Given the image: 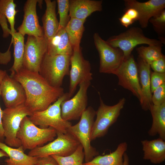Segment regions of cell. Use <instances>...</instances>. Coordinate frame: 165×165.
<instances>
[{"label":"cell","mask_w":165,"mask_h":165,"mask_svg":"<svg viewBox=\"0 0 165 165\" xmlns=\"http://www.w3.org/2000/svg\"><path fill=\"white\" fill-rule=\"evenodd\" d=\"M82 165H90L86 164V163H83Z\"/></svg>","instance_id":"43"},{"label":"cell","mask_w":165,"mask_h":165,"mask_svg":"<svg viewBox=\"0 0 165 165\" xmlns=\"http://www.w3.org/2000/svg\"><path fill=\"white\" fill-rule=\"evenodd\" d=\"M150 66L154 72L165 73V56L163 55L153 61L150 64Z\"/></svg>","instance_id":"36"},{"label":"cell","mask_w":165,"mask_h":165,"mask_svg":"<svg viewBox=\"0 0 165 165\" xmlns=\"http://www.w3.org/2000/svg\"><path fill=\"white\" fill-rule=\"evenodd\" d=\"M48 42L46 52L48 54L70 56L72 55L73 49L64 28H59L56 35Z\"/></svg>","instance_id":"22"},{"label":"cell","mask_w":165,"mask_h":165,"mask_svg":"<svg viewBox=\"0 0 165 165\" xmlns=\"http://www.w3.org/2000/svg\"><path fill=\"white\" fill-rule=\"evenodd\" d=\"M38 0H28L24 7V15L22 24L17 28L23 36L25 35L35 37L44 36L42 27L39 24L36 12V5Z\"/></svg>","instance_id":"17"},{"label":"cell","mask_w":165,"mask_h":165,"mask_svg":"<svg viewBox=\"0 0 165 165\" xmlns=\"http://www.w3.org/2000/svg\"><path fill=\"white\" fill-rule=\"evenodd\" d=\"M106 41L112 46L120 49L123 53L124 59L128 58L138 45H163L159 40L146 37L142 29L138 27H131L118 35L111 36Z\"/></svg>","instance_id":"7"},{"label":"cell","mask_w":165,"mask_h":165,"mask_svg":"<svg viewBox=\"0 0 165 165\" xmlns=\"http://www.w3.org/2000/svg\"><path fill=\"white\" fill-rule=\"evenodd\" d=\"M153 93L152 101L153 105H159L165 102V83L156 88Z\"/></svg>","instance_id":"34"},{"label":"cell","mask_w":165,"mask_h":165,"mask_svg":"<svg viewBox=\"0 0 165 165\" xmlns=\"http://www.w3.org/2000/svg\"><path fill=\"white\" fill-rule=\"evenodd\" d=\"M6 74V71L0 70V84L3 78Z\"/></svg>","instance_id":"41"},{"label":"cell","mask_w":165,"mask_h":165,"mask_svg":"<svg viewBox=\"0 0 165 165\" xmlns=\"http://www.w3.org/2000/svg\"><path fill=\"white\" fill-rule=\"evenodd\" d=\"M163 45L141 46L136 48L138 57L144 60L150 65L154 61L163 55L162 52Z\"/></svg>","instance_id":"28"},{"label":"cell","mask_w":165,"mask_h":165,"mask_svg":"<svg viewBox=\"0 0 165 165\" xmlns=\"http://www.w3.org/2000/svg\"><path fill=\"white\" fill-rule=\"evenodd\" d=\"M129 160L128 156L125 152L123 155V165H129Z\"/></svg>","instance_id":"40"},{"label":"cell","mask_w":165,"mask_h":165,"mask_svg":"<svg viewBox=\"0 0 165 165\" xmlns=\"http://www.w3.org/2000/svg\"><path fill=\"white\" fill-rule=\"evenodd\" d=\"M57 138L48 144L30 150L28 155L35 157L52 155L66 156L72 153L80 145L71 134L57 131Z\"/></svg>","instance_id":"10"},{"label":"cell","mask_w":165,"mask_h":165,"mask_svg":"<svg viewBox=\"0 0 165 165\" xmlns=\"http://www.w3.org/2000/svg\"><path fill=\"white\" fill-rule=\"evenodd\" d=\"M165 83V73H151L150 86L152 93L158 87Z\"/></svg>","instance_id":"35"},{"label":"cell","mask_w":165,"mask_h":165,"mask_svg":"<svg viewBox=\"0 0 165 165\" xmlns=\"http://www.w3.org/2000/svg\"><path fill=\"white\" fill-rule=\"evenodd\" d=\"M152 25L159 38L163 44L165 43V9L156 16L151 18L149 22Z\"/></svg>","instance_id":"31"},{"label":"cell","mask_w":165,"mask_h":165,"mask_svg":"<svg viewBox=\"0 0 165 165\" xmlns=\"http://www.w3.org/2000/svg\"><path fill=\"white\" fill-rule=\"evenodd\" d=\"M139 14L135 9L129 8L125 9L124 13L119 19L122 25L127 28L138 20Z\"/></svg>","instance_id":"33"},{"label":"cell","mask_w":165,"mask_h":165,"mask_svg":"<svg viewBox=\"0 0 165 165\" xmlns=\"http://www.w3.org/2000/svg\"><path fill=\"white\" fill-rule=\"evenodd\" d=\"M93 38L99 56V72L115 75L124 60L123 52L108 44L97 33H94Z\"/></svg>","instance_id":"9"},{"label":"cell","mask_w":165,"mask_h":165,"mask_svg":"<svg viewBox=\"0 0 165 165\" xmlns=\"http://www.w3.org/2000/svg\"><path fill=\"white\" fill-rule=\"evenodd\" d=\"M125 8L135 9L139 14L138 21L142 28L148 26L149 19L165 9V0H149L141 2L136 0H124Z\"/></svg>","instance_id":"16"},{"label":"cell","mask_w":165,"mask_h":165,"mask_svg":"<svg viewBox=\"0 0 165 165\" xmlns=\"http://www.w3.org/2000/svg\"><path fill=\"white\" fill-rule=\"evenodd\" d=\"M48 42L44 36L28 35L25 44L23 68L38 73L43 58L46 53Z\"/></svg>","instance_id":"12"},{"label":"cell","mask_w":165,"mask_h":165,"mask_svg":"<svg viewBox=\"0 0 165 165\" xmlns=\"http://www.w3.org/2000/svg\"><path fill=\"white\" fill-rule=\"evenodd\" d=\"M127 148V142H122L114 152L103 156L98 155L90 161L86 163L94 165H123V155Z\"/></svg>","instance_id":"25"},{"label":"cell","mask_w":165,"mask_h":165,"mask_svg":"<svg viewBox=\"0 0 165 165\" xmlns=\"http://www.w3.org/2000/svg\"><path fill=\"white\" fill-rule=\"evenodd\" d=\"M3 157H8V156L5 152L0 149V158Z\"/></svg>","instance_id":"42"},{"label":"cell","mask_w":165,"mask_h":165,"mask_svg":"<svg viewBox=\"0 0 165 165\" xmlns=\"http://www.w3.org/2000/svg\"><path fill=\"white\" fill-rule=\"evenodd\" d=\"M115 75L118 79V85L130 91L140 103L142 93L137 64L133 55L124 59Z\"/></svg>","instance_id":"13"},{"label":"cell","mask_w":165,"mask_h":165,"mask_svg":"<svg viewBox=\"0 0 165 165\" xmlns=\"http://www.w3.org/2000/svg\"><path fill=\"white\" fill-rule=\"evenodd\" d=\"M91 82L80 84L79 90L72 98L63 101L61 105V115L65 120H78L86 108L88 104L87 90Z\"/></svg>","instance_id":"14"},{"label":"cell","mask_w":165,"mask_h":165,"mask_svg":"<svg viewBox=\"0 0 165 165\" xmlns=\"http://www.w3.org/2000/svg\"><path fill=\"white\" fill-rule=\"evenodd\" d=\"M70 98L68 93H64L47 109L33 112L29 117L35 125L38 126L39 127H51L57 131L67 133L68 128L72 124L70 121L65 120L62 118L61 105L62 101Z\"/></svg>","instance_id":"5"},{"label":"cell","mask_w":165,"mask_h":165,"mask_svg":"<svg viewBox=\"0 0 165 165\" xmlns=\"http://www.w3.org/2000/svg\"><path fill=\"white\" fill-rule=\"evenodd\" d=\"M1 96V89L0 86V97ZM3 110H2L0 106V142H3L5 137L4 131L2 126V116Z\"/></svg>","instance_id":"39"},{"label":"cell","mask_w":165,"mask_h":165,"mask_svg":"<svg viewBox=\"0 0 165 165\" xmlns=\"http://www.w3.org/2000/svg\"><path fill=\"white\" fill-rule=\"evenodd\" d=\"M13 43L14 46L13 64L9 69L11 75L18 72L23 68V61L24 52L25 44L24 36L18 32H16L12 36L9 48Z\"/></svg>","instance_id":"26"},{"label":"cell","mask_w":165,"mask_h":165,"mask_svg":"<svg viewBox=\"0 0 165 165\" xmlns=\"http://www.w3.org/2000/svg\"><path fill=\"white\" fill-rule=\"evenodd\" d=\"M143 152V159L154 164H160L165 160V142L159 138L141 141Z\"/></svg>","instance_id":"20"},{"label":"cell","mask_w":165,"mask_h":165,"mask_svg":"<svg viewBox=\"0 0 165 165\" xmlns=\"http://www.w3.org/2000/svg\"><path fill=\"white\" fill-rule=\"evenodd\" d=\"M19 82L25 92V106L32 113L47 109L64 94L62 87L50 85L38 73L23 68L11 75Z\"/></svg>","instance_id":"1"},{"label":"cell","mask_w":165,"mask_h":165,"mask_svg":"<svg viewBox=\"0 0 165 165\" xmlns=\"http://www.w3.org/2000/svg\"><path fill=\"white\" fill-rule=\"evenodd\" d=\"M86 21L71 18L64 28L73 49L80 47L81 41L85 30L84 24Z\"/></svg>","instance_id":"27"},{"label":"cell","mask_w":165,"mask_h":165,"mask_svg":"<svg viewBox=\"0 0 165 165\" xmlns=\"http://www.w3.org/2000/svg\"><path fill=\"white\" fill-rule=\"evenodd\" d=\"M1 96L6 108L24 104L26 96L22 85L7 73L0 84Z\"/></svg>","instance_id":"15"},{"label":"cell","mask_w":165,"mask_h":165,"mask_svg":"<svg viewBox=\"0 0 165 165\" xmlns=\"http://www.w3.org/2000/svg\"><path fill=\"white\" fill-rule=\"evenodd\" d=\"M96 112L92 107L89 106L82 114L79 122L72 125L68 130V133L73 136L82 146L86 163L90 161L99 154L91 145Z\"/></svg>","instance_id":"2"},{"label":"cell","mask_w":165,"mask_h":165,"mask_svg":"<svg viewBox=\"0 0 165 165\" xmlns=\"http://www.w3.org/2000/svg\"><path fill=\"white\" fill-rule=\"evenodd\" d=\"M152 118L148 135L153 136L158 135L160 138L165 140V102L159 105L152 104L149 109Z\"/></svg>","instance_id":"24"},{"label":"cell","mask_w":165,"mask_h":165,"mask_svg":"<svg viewBox=\"0 0 165 165\" xmlns=\"http://www.w3.org/2000/svg\"><path fill=\"white\" fill-rule=\"evenodd\" d=\"M58 13L59 16V28H65L70 17L69 15V0H57Z\"/></svg>","instance_id":"32"},{"label":"cell","mask_w":165,"mask_h":165,"mask_svg":"<svg viewBox=\"0 0 165 165\" xmlns=\"http://www.w3.org/2000/svg\"><path fill=\"white\" fill-rule=\"evenodd\" d=\"M99 96L100 104L96 112V118L94 123L91 141L103 137L107 133L110 127L116 121L126 100L123 97L116 104L109 106L105 104Z\"/></svg>","instance_id":"8"},{"label":"cell","mask_w":165,"mask_h":165,"mask_svg":"<svg viewBox=\"0 0 165 165\" xmlns=\"http://www.w3.org/2000/svg\"><path fill=\"white\" fill-rule=\"evenodd\" d=\"M137 63L140 83L142 93V99L140 103L142 109L145 111L149 109L152 104L151 90L150 65L138 57Z\"/></svg>","instance_id":"18"},{"label":"cell","mask_w":165,"mask_h":165,"mask_svg":"<svg viewBox=\"0 0 165 165\" xmlns=\"http://www.w3.org/2000/svg\"><path fill=\"white\" fill-rule=\"evenodd\" d=\"M0 149L8 156L5 160L6 165H35L38 160V157L25 154L22 146L15 148L0 142Z\"/></svg>","instance_id":"23"},{"label":"cell","mask_w":165,"mask_h":165,"mask_svg":"<svg viewBox=\"0 0 165 165\" xmlns=\"http://www.w3.org/2000/svg\"><path fill=\"white\" fill-rule=\"evenodd\" d=\"M70 57L62 54L50 55L46 53L38 73L51 86L61 87L64 77L69 75Z\"/></svg>","instance_id":"4"},{"label":"cell","mask_w":165,"mask_h":165,"mask_svg":"<svg viewBox=\"0 0 165 165\" xmlns=\"http://www.w3.org/2000/svg\"><path fill=\"white\" fill-rule=\"evenodd\" d=\"M16 7L13 0H0V13L5 16L9 23L12 36L16 32L14 28L15 18L19 11L16 9Z\"/></svg>","instance_id":"29"},{"label":"cell","mask_w":165,"mask_h":165,"mask_svg":"<svg viewBox=\"0 0 165 165\" xmlns=\"http://www.w3.org/2000/svg\"><path fill=\"white\" fill-rule=\"evenodd\" d=\"M70 65L68 93L70 98L74 94L78 85L83 82H91L93 79L90 63L84 58L81 46L73 49L70 57Z\"/></svg>","instance_id":"11"},{"label":"cell","mask_w":165,"mask_h":165,"mask_svg":"<svg viewBox=\"0 0 165 165\" xmlns=\"http://www.w3.org/2000/svg\"><path fill=\"white\" fill-rule=\"evenodd\" d=\"M46 8L42 20L44 36L49 41L53 38L58 31L59 22L57 17L56 8L57 1L45 0Z\"/></svg>","instance_id":"21"},{"label":"cell","mask_w":165,"mask_h":165,"mask_svg":"<svg viewBox=\"0 0 165 165\" xmlns=\"http://www.w3.org/2000/svg\"><path fill=\"white\" fill-rule=\"evenodd\" d=\"M16 136L24 150H31L53 141L57 136V131L51 127H38L26 116L21 121Z\"/></svg>","instance_id":"3"},{"label":"cell","mask_w":165,"mask_h":165,"mask_svg":"<svg viewBox=\"0 0 165 165\" xmlns=\"http://www.w3.org/2000/svg\"><path fill=\"white\" fill-rule=\"evenodd\" d=\"M69 1L70 18L86 20L93 13L102 10V0H70Z\"/></svg>","instance_id":"19"},{"label":"cell","mask_w":165,"mask_h":165,"mask_svg":"<svg viewBox=\"0 0 165 165\" xmlns=\"http://www.w3.org/2000/svg\"><path fill=\"white\" fill-rule=\"evenodd\" d=\"M32 113L25 104L12 108H6L3 110L2 126L6 144L13 148L21 146L17 134L23 118L30 116Z\"/></svg>","instance_id":"6"},{"label":"cell","mask_w":165,"mask_h":165,"mask_svg":"<svg viewBox=\"0 0 165 165\" xmlns=\"http://www.w3.org/2000/svg\"><path fill=\"white\" fill-rule=\"evenodd\" d=\"M0 25L3 31V36L6 38L11 34L10 29L8 28L7 20L5 16L0 13Z\"/></svg>","instance_id":"37"},{"label":"cell","mask_w":165,"mask_h":165,"mask_svg":"<svg viewBox=\"0 0 165 165\" xmlns=\"http://www.w3.org/2000/svg\"><path fill=\"white\" fill-rule=\"evenodd\" d=\"M38 157L35 165H58L56 160L52 156Z\"/></svg>","instance_id":"38"},{"label":"cell","mask_w":165,"mask_h":165,"mask_svg":"<svg viewBox=\"0 0 165 165\" xmlns=\"http://www.w3.org/2000/svg\"><path fill=\"white\" fill-rule=\"evenodd\" d=\"M58 165H82L84 158L83 148L80 144L72 154L66 156H52Z\"/></svg>","instance_id":"30"}]
</instances>
